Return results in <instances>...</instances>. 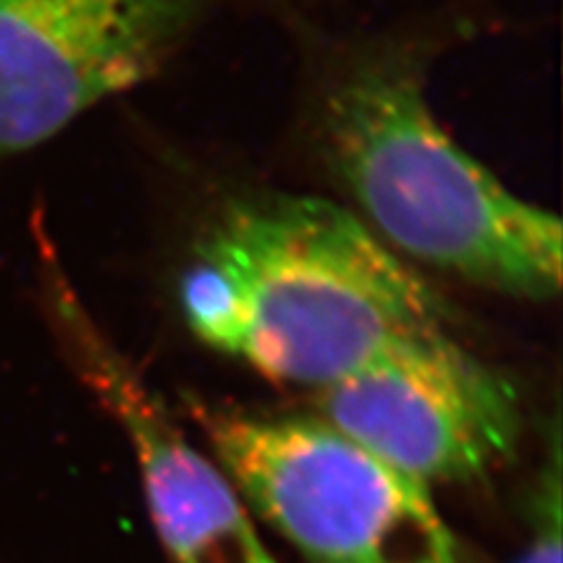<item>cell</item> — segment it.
Returning a JSON list of instances; mask_svg holds the SVG:
<instances>
[{"label": "cell", "instance_id": "obj_3", "mask_svg": "<svg viewBox=\"0 0 563 563\" xmlns=\"http://www.w3.org/2000/svg\"><path fill=\"white\" fill-rule=\"evenodd\" d=\"M196 416L244 505L310 563H465L430 486L327 420Z\"/></svg>", "mask_w": 563, "mask_h": 563}, {"label": "cell", "instance_id": "obj_7", "mask_svg": "<svg viewBox=\"0 0 563 563\" xmlns=\"http://www.w3.org/2000/svg\"><path fill=\"white\" fill-rule=\"evenodd\" d=\"M531 538L515 563H561V426L554 416L548 461L531 505Z\"/></svg>", "mask_w": 563, "mask_h": 563}, {"label": "cell", "instance_id": "obj_4", "mask_svg": "<svg viewBox=\"0 0 563 563\" xmlns=\"http://www.w3.org/2000/svg\"><path fill=\"white\" fill-rule=\"evenodd\" d=\"M322 420L420 484L472 482L512 457V385L453 336L404 345L317 397Z\"/></svg>", "mask_w": 563, "mask_h": 563}, {"label": "cell", "instance_id": "obj_6", "mask_svg": "<svg viewBox=\"0 0 563 563\" xmlns=\"http://www.w3.org/2000/svg\"><path fill=\"white\" fill-rule=\"evenodd\" d=\"M35 233L47 320L74 372L130 439L151 521L172 563H277L233 482L176 428L85 310L43 228Z\"/></svg>", "mask_w": 563, "mask_h": 563}, {"label": "cell", "instance_id": "obj_5", "mask_svg": "<svg viewBox=\"0 0 563 563\" xmlns=\"http://www.w3.org/2000/svg\"><path fill=\"white\" fill-rule=\"evenodd\" d=\"M207 0H0V157L163 68Z\"/></svg>", "mask_w": 563, "mask_h": 563}, {"label": "cell", "instance_id": "obj_2", "mask_svg": "<svg viewBox=\"0 0 563 563\" xmlns=\"http://www.w3.org/2000/svg\"><path fill=\"white\" fill-rule=\"evenodd\" d=\"M324 148L360 221L395 254L509 296L559 294V217L455 144L411 57L350 70L327 101Z\"/></svg>", "mask_w": 563, "mask_h": 563}, {"label": "cell", "instance_id": "obj_1", "mask_svg": "<svg viewBox=\"0 0 563 563\" xmlns=\"http://www.w3.org/2000/svg\"><path fill=\"white\" fill-rule=\"evenodd\" d=\"M190 331L268 378L324 387L451 331V308L350 209L310 196L231 202L196 246Z\"/></svg>", "mask_w": 563, "mask_h": 563}]
</instances>
